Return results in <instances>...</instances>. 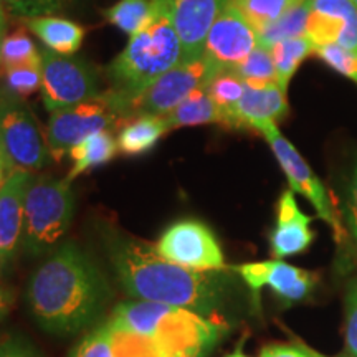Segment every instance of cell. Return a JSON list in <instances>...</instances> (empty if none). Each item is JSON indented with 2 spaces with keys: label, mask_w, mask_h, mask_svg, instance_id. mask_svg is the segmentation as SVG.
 <instances>
[{
  "label": "cell",
  "mask_w": 357,
  "mask_h": 357,
  "mask_svg": "<svg viewBox=\"0 0 357 357\" xmlns=\"http://www.w3.org/2000/svg\"><path fill=\"white\" fill-rule=\"evenodd\" d=\"M106 250L119 283L134 300L190 310L205 318H218L227 298V276L220 271H195L166 260L131 236L111 234Z\"/></svg>",
  "instance_id": "cell-1"
},
{
  "label": "cell",
  "mask_w": 357,
  "mask_h": 357,
  "mask_svg": "<svg viewBox=\"0 0 357 357\" xmlns=\"http://www.w3.org/2000/svg\"><path fill=\"white\" fill-rule=\"evenodd\" d=\"M108 300V281L75 243L58 247L38 266L26 288L35 321L58 336H71L95 323Z\"/></svg>",
  "instance_id": "cell-2"
},
{
  "label": "cell",
  "mask_w": 357,
  "mask_h": 357,
  "mask_svg": "<svg viewBox=\"0 0 357 357\" xmlns=\"http://www.w3.org/2000/svg\"><path fill=\"white\" fill-rule=\"evenodd\" d=\"M106 323L118 357H204L229 331L218 318L139 300L121 303Z\"/></svg>",
  "instance_id": "cell-3"
},
{
  "label": "cell",
  "mask_w": 357,
  "mask_h": 357,
  "mask_svg": "<svg viewBox=\"0 0 357 357\" xmlns=\"http://www.w3.org/2000/svg\"><path fill=\"white\" fill-rule=\"evenodd\" d=\"M182 63V45L169 0H151L149 19L108 66L109 91L102 98L114 108Z\"/></svg>",
  "instance_id": "cell-4"
},
{
  "label": "cell",
  "mask_w": 357,
  "mask_h": 357,
  "mask_svg": "<svg viewBox=\"0 0 357 357\" xmlns=\"http://www.w3.org/2000/svg\"><path fill=\"white\" fill-rule=\"evenodd\" d=\"M68 178L32 176L24 205L22 248L29 255L52 252L63 238L75 213V195Z\"/></svg>",
  "instance_id": "cell-5"
},
{
  "label": "cell",
  "mask_w": 357,
  "mask_h": 357,
  "mask_svg": "<svg viewBox=\"0 0 357 357\" xmlns=\"http://www.w3.org/2000/svg\"><path fill=\"white\" fill-rule=\"evenodd\" d=\"M0 149L10 171L33 174L50 162L47 134L20 98L0 89Z\"/></svg>",
  "instance_id": "cell-6"
},
{
  "label": "cell",
  "mask_w": 357,
  "mask_h": 357,
  "mask_svg": "<svg viewBox=\"0 0 357 357\" xmlns=\"http://www.w3.org/2000/svg\"><path fill=\"white\" fill-rule=\"evenodd\" d=\"M218 71L220 68L205 55L197 60L182 61L149 84L139 95L119 102L113 109L123 121L144 114L166 116L177 108L194 89L211 82Z\"/></svg>",
  "instance_id": "cell-7"
},
{
  "label": "cell",
  "mask_w": 357,
  "mask_h": 357,
  "mask_svg": "<svg viewBox=\"0 0 357 357\" xmlns=\"http://www.w3.org/2000/svg\"><path fill=\"white\" fill-rule=\"evenodd\" d=\"M42 100L47 111L79 105L101 95L98 75L91 65L75 55L42 50Z\"/></svg>",
  "instance_id": "cell-8"
},
{
  "label": "cell",
  "mask_w": 357,
  "mask_h": 357,
  "mask_svg": "<svg viewBox=\"0 0 357 357\" xmlns=\"http://www.w3.org/2000/svg\"><path fill=\"white\" fill-rule=\"evenodd\" d=\"M257 131L270 144L275 158L278 159L280 166L283 169L284 176L288 177L291 190L300 192V194L310 200L312 207L318 212V217L331 225L337 242H342L346 238V230L344 225L341 223V218H339L336 207H334L333 199L329 197L323 182L314 176V172L307 166L303 155L298 153L296 147L278 131V126L275 123L261 124V126H258Z\"/></svg>",
  "instance_id": "cell-9"
},
{
  "label": "cell",
  "mask_w": 357,
  "mask_h": 357,
  "mask_svg": "<svg viewBox=\"0 0 357 357\" xmlns=\"http://www.w3.org/2000/svg\"><path fill=\"white\" fill-rule=\"evenodd\" d=\"M124 121L100 95L70 108L53 111L47 129V142L52 159L61 160L73 146L91 134L119 128Z\"/></svg>",
  "instance_id": "cell-10"
},
{
  "label": "cell",
  "mask_w": 357,
  "mask_h": 357,
  "mask_svg": "<svg viewBox=\"0 0 357 357\" xmlns=\"http://www.w3.org/2000/svg\"><path fill=\"white\" fill-rule=\"evenodd\" d=\"M155 252L166 260L195 271H220L225 258L217 236L205 223L194 218L174 222L155 243Z\"/></svg>",
  "instance_id": "cell-11"
},
{
  "label": "cell",
  "mask_w": 357,
  "mask_h": 357,
  "mask_svg": "<svg viewBox=\"0 0 357 357\" xmlns=\"http://www.w3.org/2000/svg\"><path fill=\"white\" fill-rule=\"evenodd\" d=\"M257 30L230 3L213 22L204 55L220 70H235L257 48Z\"/></svg>",
  "instance_id": "cell-12"
},
{
  "label": "cell",
  "mask_w": 357,
  "mask_h": 357,
  "mask_svg": "<svg viewBox=\"0 0 357 357\" xmlns=\"http://www.w3.org/2000/svg\"><path fill=\"white\" fill-rule=\"evenodd\" d=\"M306 37L314 48L337 43L357 55V6L352 0H310Z\"/></svg>",
  "instance_id": "cell-13"
},
{
  "label": "cell",
  "mask_w": 357,
  "mask_h": 357,
  "mask_svg": "<svg viewBox=\"0 0 357 357\" xmlns=\"http://www.w3.org/2000/svg\"><path fill=\"white\" fill-rule=\"evenodd\" d=\"M236 271L252 291L270 287L283 303L293 305L305 300L316 283V275L280 260L243 263L235 266Z\"/></svg>",
  "instance_id": "cell-14"
},
{
  "label": "cell",
  "mask_w": 357,
  "mask_h": 357,
  "mask_svg": "<svg viewBox=\"0 0 357 357\" xmlns=\"http://www.w3.org/2000/svg\"><path fill=\"white\" fill-rule=\"evenodd\" d=\"M169 3L182 45V61L204 56L207 35L229 0H169Z\"/></svg>",
  "instance_id": "cell-15"
},
{
  "label": "cell",
  "mask_w": 357,
  "mask_h": 357,
  "mask_svg": "<svg viewBox=\"0 0 357 357\" xmlns=\"http://www.w3.org/2000/svg\"><path fill=\"white\" fill-rule=\"evenodd\" d=\"M33 174L13 171L0 187V257L10 261L22 248L25 194Z\"/></svg>",
  "instance_id": "cell-16"
},
{
  "label": "cell",
  "mask_w": 357,
  "mask_h": 357,
  "mask_svg": "<svg viewBox=\"0 0 357 357\" xmlns=\"http://www.w3.org/2000/svg\"><path fill=\"white\" fill-rule=\"evenodd\" d=\"M312 217L298 207L293 190H284L278 200V217L271 234V253L275 258H287L305 252L314 238L310 229Z\"/></svg>",
  "instance_id": "cell-17"
},
{
  "label": "cell",
  "mask_w": 357,
  "mask_h": 357,
  "mask_svg": "<svg viewBox=\"0 0 357 357\" xmlns=\"http://www.w3.org/2000/svg\"><path fill=\"white\" fill-rule=\"evenodd\" d=\"M287 114V91H283L278 84H266L261 88L245 84L243 96L236 106V119H238L240 129L257 131L261 124H276Z\"/></svg>",
  "instance_id": "cell-18"
},
{
  "label": "cell",
  "mask_w": 357,
  "mask_h": 357,
  "mask_svg": "<svg viewBox=\"0 0 357 357\" xmlns=\"http://www.w3.org/2000/svg\"><path fill=\"white\" fill-rule=\"evenodd\" d=\"M171 131L164 116H136L121 124L118 134V147L124 155H142L158 144L164 134Z\"/></svg>",
  "instance_id": "cell-19"
},
{
  "label": "cell",
  "mask_w": 357,
  "mask_h": 357,
  "mask_svg": "<svg viewBox=\"0 0 357 357\" xmlns=\"http://www.w3.org/2000/svg\"><path fill=\"white\" fill-rule=\"evenodd\" d=\"M26 26L32 33L42 40L45 48L60 53V55H75L82 47L84 30L77 22L60 17H33L26 19Z\"/></svg>",
  "instance_id": "cell-20"
},
{
  "label": "cell",
  "mask_w": 357,
  "mask_h": 357,
  "mask_svg": "<svg viewBox=\"0 0 357 357\" xmlns=\"http://www.w3.org/2000/svg\"><path fill=\"white\" fill-rule=\"evenodd\" d=\"M207 84L194 89L177 108L164 116L171 131L177 128L199 126V124H220L223 128H229L227 116L208 95Z\"/></svg>",
  "instance_id": "cell-21"
},
{
  "label": "cell",
  "mask_w": 357,
  "mask_h": 357,
  "mask_svg": "<svg viewBox=\"0 0 357 357\" xmlns=\"http://www.w3.org/2000/svg\"><path fill=\"white\" fill-rule=\"evenodd\" d=\"M118 141L114 139L109 131H100L88 136L86 139L78 142L70 149V159L73 166L70 169L68 181H73L82 174L91 171V169L105 166L113 160L118 154Z\"/></svg>",
  "instance_id": "cell-22"
},
{
  "label": "cell",
  "mask_w": 357,
  "mask_h": 357,
  "mask_svg": "<svg viewBox=\"0 0 357 357\" xmlns=\"http://www.w3.org/2000/svg\"><path fill=\"white\" fill-rule=\"evenodd\" d=\"M271 58L276 68V78H278V86L287 91L288 84L291 82L294 71L298 66L306 60L311 53H314V45L311 40L303 35V37H294L281 40L270 48Z\"/></svg>",
  "instance_id": "cell-23"
},
{
  "label": "cell",
  "mask_w": 357,
  "mask_h": 357,
  "mask_svg": "<svg viewBox=\"0 0 357 357\" xmlns=\"http://www.w3.org/2000/svg\"><path fill=\"white\" fill-rule=\"evenodd\" d=\"M207 91L213 102L227 116L229 129H240L236 119V106L242 100L245 91L243 79L235 70H220L207 84Z\"/></svg>",
  "instance_id": "cell-24"
},
{
  "label": "cell",
  "mask_w": 357,
  "mask_h": 357,
  "mask_svg": "<svg viewBox=\"0 0 357 357\" xmlns=\"http://www.w3.org/2000/svg\"><path fill=\"white\" fill-rule=\"evenodd\" d=\"M310 0L296 6L291 10H288L284 15H281L278 20H275L273 24H270L265 29H261L260 32H257L258 45L261 47L271 48L275 43L281 42V40L294 38V37H303L306 35V25H307V17H310Z\"/></svg>",
  "instance_id": "cell-25"
},
{
  "label": "cell",
  "mask_w": 357,
  "mask_h": 357,
  "mask_svg": "<svg viewBox=\"0 0 357 357\" xmlns=\"http://www.w3.org/2000/svg\"><path fill=\"white\" fill-rule=\"evenodd\" d=\"M42 63V55L37 50V45L24 29H17L6 33L0 43V77L7 70L17 66Z\"/></svg>",
  "instance_id": "cell-26"
},
{
  "label": "cell",
  "mask_w": 357,
  "mask_h": 357,
  "mask_svg": "<svg viewBox=\"0 0 357 357\" xmlns=\"http://www.w3.org/2000/svg\"><path fill=\"white\" fill-rule=\"evenodd\" d=\"M305 0H229L257 32L265 29Z\"/></svg>",
  "instance_id": "cell-27"
},
{
  "label": "cell",
  "mask_w": 357,
  "mask_h": 357,
  "mask_svg": "<svg viewBox=\"0 0 357 357\" xmlns=\"http://www.w3.org/2000/svg\"><path fill=\"white\" fill-rule=\"evenodd\" d=\"M235 71L248 86L261 88L266 84H278L270 48L261 47V45H257L255 50L250 53L247 60L238 68H235Z\"/></svg>",
  "instance_id": "cell-28"
},
{
  "label": "cell",
  "mask_w": 357,
  "mask_h": 357,
  "mask_svg": "<svg viewBox=\"0 0 357 357\" xmlns=\"http://www.w3.org/2000/svg\"><path fill=\"white\" fill-rule=\"evenodd\" d=\"M149 0H119L113 7L106 8L105 17L124 33H137L149 19Z\"/></svg>",
  "instance_id": "cell-29"
},
{
  "label": "cell",
  "mask_w": 357,
  "mask_h": 357,
  "mask_svg": "<svg viewBox=\"0 0 357 357\" xmlns=\"http://www.w3.org/2000/svg\"><path fill=\"white\" fill-rule=\"evenodd\" d=\"M6 89L20 100L32 96L42 88V63L17 66L2 75Z\"/></svg>",
  "instance_id": "cell-30"
},
{
  "label": "cell",
  "mask_w": 357,
  "mask_h": 357,
  "mask_svg": "<svg viewBox=\"0 0 357 357\" xmlns=\"http://www.w3.org/2000/svg\"><path fill=\"white\" fill-rule=\"evenodd\" d=\"M70 357H118L116 337L108 323L88 334Z\"/></svg>",
  "instance_id": "cell-31"
},
{
  "label": "cell",
  "mask_w": 357,
  "mask_h": 357,
  "mask_svg": "<svg viewBox=\"0 0 357 357\" xmlns=\"http://www.w3.org/2000/svg\"><path fill=\"white\" fill-rule=\"evenodd\" d=\"M314 53L324 63H328L331 68L339 71L357 84V55L337 43L323 45V47L314 48Z\"/></svg>",
  "instance_id": "cell-32"
},
{
  "label": "cell",
  "mask_w": 357,
  "mask_h": 357,
  "mask_svg": "<svg viewBox=\"0 0 357 357\" xmlns=\"http://www.w3.org/2000/svg\"><path fill=\"white\" fill-rule=\"evenodd\" d=\"M2 3L13 15L33 19V17H45L60 10L63 0H2Z\"/></svg>",
  "instance_id": "cell-33"
},
{
  "label": "cell",
  "mask_w": 357,
  "mask_h": 357,
  "mask_svg": "<svg viewBox=\"0 0 357 357\" xmlns=\"http://www.w3.org/2000/svg\"><path fill=\"white\" fill-rule=\"evenodd\" d=\"M346 349L351 357H357V276L346 294Z\"/></svg>",
  "instance_id": "cell-34"
},
{
  "label": "cell",
  "mask_w": 357,
  "mask_h": 357,
  "mask_svg": "<svg viewBox=\"0 0 357 357\" xmlns=\"http://www.w3.org/2000/svg\"><path fill=\"white\" fill-rule=\"evenodd\" d=\"M0 357H42L35 347L15 334H0Z\"/></svg>",
  "instance_id": "cell-35"
},
{
  "label": "cell",
  "mask_w": 357,
  "mask_h": 357,
  "mask_svg": "<svg viewBox=\"0 0 357 357\" xmlns=\"http://www.w3.org/2000/svg\"><path fill=\"white\" fill-rule=\"evenodd\" d=\"M344 217H346V225L351 231V236H352V240H354L356 250H357V164H356L354 174H352Z\"/></svg>",
  "instance_id": "cell-36"
},
{
  "label": "cell",
  "mask_w": 357,
  "mask_h": 357,
  "mask_svg": "<svg viewBox=\"0 0 357 357\" xmlns=\"http://www.w3.org/2000/svg\"><path fill=\"white\" fill-rule=\"evenodd\" d=\"M260 357H318V354L301 346H268Z\"/></svg>",
  "instance_id": "cell-37"
},
{
  "label": "cell",
  "mask_w": 357,
  "mask_h": 357,
  "mask_svg": "<svg viewBox=\"0 0 357 357\" xmlns=\"http://www.w3.org/2000/svg\"><path fill=\"white\" fill-rule=\"evenodd\" d=\"M13 303H15V296L10 289L6 287H0V323L7 318L8 312L12 311Z\"/></svg>",
  "instance_id": "cell-38"
},
{
  "label": "cell",
  "mask_w": 357,
  "mask_h": 357,
  "mask_svg": "<svg viewBox=\"0 0 357 357\" xmlns=\"http://www.w3.org/2000/svg\"><path fill=\"white\" fill-rule=\"evenodd\" d=\"M10 172H12V171H10V167H8V162H7L6 155H3L2 149H0V187H2L3 181H6L7 176H8V174H10Z\"/></svg>",
  "instance_id": "cell-39"
},
{
  "label": "cell",
  "mask_w": 357,
  "mask_h": 357,
  "mask_svg": "<svg viewBox=\"0 0 357 357\" xmlns=\"http://www.w3.org/2000/svg\"><path fill=\"white\" fill-rule=\"evenodd\" d=\"M7 33V19H6V7H3L2 0H0V43Z\"/></svg>",
  "instance_id": "cell-40"
},
{
  "label": "cell",
  "mask_w": 357,
  "mask_h": 357,
  "mask_svg": "<svg viewBox=\"0 0 357 357\" xmlns=\"http://www.w3.org/2000/svg\"><path fill=\"white\" fill-rule=\"evenodd\" d=\"M227 357H248V356H245L243 352H242V349H236L234 354H230V356H227Z\"/></svg>",
  "instance_id": "cell-41"
},
{
  "label": "cell",
  "mask_w": 357,
  "mask_h": 357,
  "mask_svg": "<svg viewBox=\"0 0 357 357\" xmlns=\"http://www.w3.org/2000/svg\"><path fill=\"white\" fill-rule=\"evenodd\" d=\"M352 2H354V3H356V6H357V0H352Z\"/></svg>",
  "instance_id": "cell-42"
},
{
  "label": "cell",
  "mask_w": 357,
  "mask_h": 357,
  "mask_svg": "<svg viewBox=\"0 0 357 357\" xmlns=\"http://www.w3.org/2000/svg\"><path fill=\"white\" fill-rule=\"evenodd\" d=\"M318 357H321V356H319V354H318Z\"/></svg>",
  "instance_id": "cell-43"
},
{
  "label": "cell",
  "mask_w": 357,
  "mask_h": 357,
  "mask_svg": "<svg viewBox=\"0 0 357 357\" xmlns=\"http://www.w3.org/2000/svg\"><path fill=\"white\" fill-rule=\"evenodd\" d=\"M321 357H323V356H321Z\"/></svg>",
  "instance_id": "cell-44"
}]
</instances>
